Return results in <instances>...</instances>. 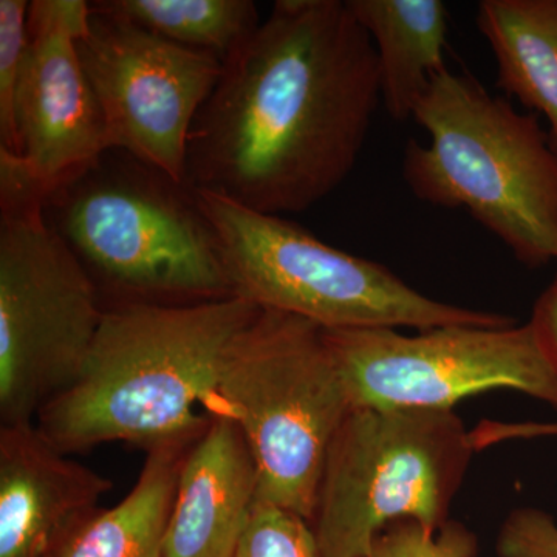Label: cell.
Masks as SVG:
<instances>
[{
  "mask_svg": "<svg viewBox=\"0 0 557 557\" xmlns=\"http://www.w3.org/2000/svg\"><path fill=\"white\" fill-rule=\"evenodd\" d=\"M530 325L557 375V276L534 304Z\"/></svg>",
  "mask_w": 557,
  "mask_h": 557,
  "instance_id": "22",
  "label": "cell"
},
{
  "mask_svg": "<svg viewBox=\"0 0 557 557\" xmlns=\"http://www.w3.org/2000/svg\"><path fill=\"white\" fill-rule=\"evenodd\" d=\"M78 51L110 150H123L186 186L190 129L218 86L223 62L95 10L91 3Z\"/></svg>",
  "mask_w": 557,
  "mask_h": 557,
  "instance_id": "10",
  "label": "cell"
},
{
  "mask_svg": "<svg viewBox=\"0 0 557 557\" xmlns=\"http://www.w3.org/2000/svg\"><path fill=\"white\" fill-rule=\"evenodd\" d=\"M478 537L449 520L438 531L412 519L391 523L373 542L368 557H475Z\"/></svg>",
  "mask_w": 557,
  "mask_h": 557,
  "instance_id": "20",
  "label": "cell"
},
{
  "mask_svg": "<svg viewBox=\"0 0 557 557\" xmlns=\"http://www.w3.org/2000/svg\"><path fill=\"white\" fill-rule=\"evenodd\" d=\"M234 557H324L313 527L298 512L256 502Z\"/></svg>",
  "mask_w": 557,
  "mask_h": 557,
  "instance_id": "18",
  "label": "cell"
},
{
  "mask_svg": "<svg viewBox=\"0 0 557 557\" xmlns=\"http://www.w3.org/2000/svg\"><path fill=\"white\" fill-rule=\"evenodd\" d=\"M475 446L453 409H351L330 443L310 522L322 556L368 557L398 520L445 527Z\"/></svg>",
  "mask_w": 557,
  "mask_h": 557,
  "instance_id": "8",
  "label": "cell"
},
{
  "mask_svg": "<svg viewBox=\"0 0 557 557\" xmlns=\"http://www.w3.org/2000/svg\"><path fill=\"white\" fill-rule=\"evenodd\" d=\"M351 409L324 330L262 307L219 384V417L239 426L255 457L258 500L311 522L330 443Z\"/></svg>",
  "mask_w": 557,
  "mask_h": 557,
  "instance_id": "7",
  "label": "cell"
},
{
  "mask_svg": "<svg viewBox=\"0 0 557 557\" xmlns=\"http://www.w3.org/2000/svg\"><path fill=\"white\" fill-rule=\"evenodd\" d=\"M42 189L0 149V421L35 423L78 379L104 319L97 282L47 219Z\"/></svg>",
  "mask_w": 557,
  "mask_h": 557,
  "instance_id": "4",
  "label": "cell"
},
{
  "mask_svg": "<svg viewBox=\"0 0 557 557\" xmlns=\"http://www.w3.org/2000/svg\"><path fill=\"white\" fill-rule=\"evenodd\" d=\"M25 0H0V149L17 153L16 98L28 42Z\"/></svg>",
  "mask_w": 557,
  "mask_h": 557,
  "instance_id": "19",
  "label": "cell"
},
{
  "mask_svg": "<svg viewBox=\"0 0 557 557\" xmlns=\"http://www.w3.org/2000/svg\"><path fill=\"white\" fill-rule=\"evenodd\" d=\"M258 487V467L239 426L215 418L183 458L164 557H234Z\"/></svg>",
  "mask_w": 557,
  "mask_h": 557,
  "instance_id": "13",
  "label": "cell"
},
{
  "mask_svg": "<svg viewBox=\"0 0 557 557\" xmlns=\"http://www.w3.org/2000/svg\"><path fill=\"white\" fill-rule=\"evenodd\" d=\"M53 226L91 277L124 302H196L233 295L214 228L193 190L145 164L102 159L47 201Z\"/></svg>",
  "mask_w": 557,
  "mask_h": 557,
  "instance_id": "6",
  "label": "cell"
},
{
  "mask_svg": "<svg viewBox=\"0 0 557 557\" xmlns=\"http://www.w3.org/2000/svg\"><path fill=\"white\" fill-rule=\"evenodd\" d=\"M189 449L149 450L131 493L115 507L101 509L64 557H164V531Z\"/></svg>",
  "mask_w": 557,
  "mask_h": 557,
  "instance_id": "16",
  "label": "cell"
},
{
  "mask_svg": "<svg viewBox=\"0 0 557 557\" xmlns=\"http://www.w3.org/2000/svg\"><path fill=\"white\" fill-rule=\"evenodd\" d=\"M498 557H557V525L536 508H519L505 519L497 536Z\"/></svg>",
  "mask_w": 557,
  "mask_h": 557,
  "instance_id": "21",
  "label": "cell"
},
{
  "mask_svg": "<svg viewBox=\"0 0 557 557\" xmlns=\"http://www.w3.org/2000/svg\"><path fill=\"white\" fill-rule=\"evenodd\" d=\"M475 24L496 58V86L547 120L557 152V0H482Z\"/></svg>",
  "mask_w": 557,
  "mask_h": 557,
  "instance_id": "15",
  "label": "cell"
},
{
  "mask_svg": "<svg viewBox=\"0 0 557 557\" xmlns=\"http://www.w3.org/2000/svg\"><path fill=\"white\" fill-rule=\"evenodd\" d=\"M260 310L237 295L110 307L78 379L36 428L67 456L112 442L193 446L219 417L226 361Z\"/></svg>",
  "mask_w": 557,
  "mask_h": 557,
  "instance_id": "2",
  "label": "cell"
},
{
  "mask_svg": "<svg viewBox=\"0 0 557 557\" xmlns=\"http://www.w3.org/2000/svg\"><path fill=\"white\" fill-rule=\"evenodd\" d=\"M91 7L222 62L262 22L249 0H108Z\"/></svg>",
  "mask_w": 557,
  "mask_h": 557,
  "instance_id": "17",
  "label": "cell"
},
{
  "mask_svg": "<svg viewBox=\"0 0 557 557\" xmlns=\"http://www.w3.org/2000/svg\"><path fill=\"white\" fill-rule=\"evenodd\" d=\"M354 408L453 409L471 395L512 388L557 408V375L530 322L324 330Z\"/></svg>",
  "mask_w": 557,
  "mask_h": 557,
  "instance_id": "9",
  "label": "cell"
},
{
  "mask_svg": "<svg viewBox=\"0 0 557 557\" xmlns=\"http://www.w3.org/2000/svg\"><path fill=\"white\" fill-rule=\"evenodd\" d=\"M429 143L410 139L403 178L432 207L467 209L528 269L557 260V152L536 113L449 67L412 116Z\"/></svg>",
  "mask_w": 557,
  "mask_h": 557,
  "instance_id": "3",
  "label": "cell"
},
{
  "mask_svg": "<svg viewBox=\"0 0 557 557\" xmlns=\"http://www.w3.org/2000/svg\"><path fill=\"white\" fill-rule=\"evenodd\" d=\"M380 104L375 47L346 0H277L223 61L186 186L263 214L307 211L355 170Z\"/></svg>",
  "mask_w": 557,
  "mask_h": 557,
  "instance_id": "1",
  "label": "cell"
},
{
  "mask_svg": "<svg viewBox=\"0 0 557 557\" xmlns=\"http://www.w3.org/2000/svg\"><path fill=\"white\" fill-rule=\"evenodd\" d=\"M218 236L233 295L307 319L322 330L508 327V314L450 306L394 271L319 240L298 223L190 189Z\"/></svg>",
  "mask_w": 557,
  "mask_h": 557,
  "instance_id": "5",
  "label": "cell"
},
{
  "mask_svg": "<svg viewBox=\"0 0 557 557\" xmlns=\"http://www.w3.org/2000/svg\"><path fill=\"white\" fill-rule=\"evenodd\" d=\"M110 490L35 423L0 426V557H64Z\"/></svg>",
  "mask_w": 557,
  "mask_h": 557,
  "instance_id": "12",
  "label": "cell"
},
{
  "mask_svg": "<svg viewBox=\"0 0 557 557\" xmlns=\"http://www.w3.org/2000/svg\"><path fill=\"white\" fill-rule=\"evenodd\" d=\"M379 60L381 104L395 121L412 119L445 62L449 13L442 0H346Z\"/></svg>",
  "mask_w": 557,
  "mask_h": 557,
  "instance_id": "14",
  "label": "cell"
},
{
  "mask_svg": "<svg viewBox=\"0 0 557 557\" xmlns=\"http://www.w3.org/2000/svg\"><path fill=\"white\" fill-rule=\"evenodd\" d=\"M89 16L90 3L83 0H35L28 11L16 98V157L47 199L110 150L78 51Z\"/></svg>",
  "mask_w": 557,
  "mask_h": 557,
  "instance_id": "11",
  "label": "cell"
}]
</instances>
